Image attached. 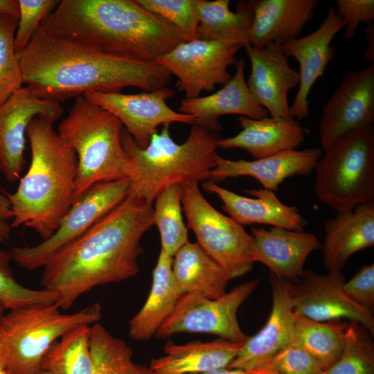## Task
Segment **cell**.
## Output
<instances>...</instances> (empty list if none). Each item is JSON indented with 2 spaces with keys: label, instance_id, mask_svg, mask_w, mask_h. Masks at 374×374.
Returning a JSON list of instances; mask_svg holds the SVG:
<instances>
[{
  "label": "cell",
  "instance_id": "1",
  "mask_svg": "<svg viewBox=\"0 0 374 374\" xmlns=\"http://www.w3.org/2000/svg\"><path fill=\"white\" fill-rule=\"evenodd\" d=\"M153 225L152 204L127 196L46 263L42 288L55 292V303L66 310L97 286L134 276L141 240Z\"/></svg>",
  "mask_w": 374,
  "mask_h": 374
},
{
  "label": "cell",
  "instance_id": "2",
  "mask_svg": "<svg viewBox=\"0 0 374 374\" xmlns=\"http://www.w3.org/2000/svg\"><path fill=\"white\" fill-rule=\"evenodd\" d=\"M18 57L24 84L35 96L58 103L92 91L118 93L128 87L152 91L172 79L157 62L106 54L49 35L39 26Z\"/></svg>",
  "mask_w": 374,
  "mask_h": 374
},
{
  "label": "cell",
  "instance_id": "3",
  "mask_svg": "<svg viewBox=\"0 0 374 374\" xmlns=\"http://www.w3.org/2000/svg\"><path fill=\"white\" fill-rule=\"evenodd\" d=\"M45 33L131 60L156 62L184 35L136 0H62L41 22Z\"/></svg>",
  "mask_w": 374,
  "mask_h": 374
},
{
  "label": "cell",
  "instance_id": "4",
  "mask_svg": "<svg viewBox=\"0 0 374 374\" xmlns=\"http://www.w3.org/2000/svg\"><path fill=\"white\" fill-rule=\"evenodd\" d=\"M53 123L39 117L28 124L31 162L14 193L4 192L12 212L11 226L34 230L43 240L57 229L71 206L78 160Z\"/></svg>",
  "mask_w": 374,
  "mask_h": 374
},
{
  "label": "cell",
  "instance_id": "5",
  "mask_svg": "<svg viewBox=\"0 0 374 374\" xmlns=\"http://www.w3.org/2000/svg\"><path fill=\"white\" fill-rule=\"evenodd\" d=\"M169 125H163L145 148L123 128L122 143L132 166L127 196L152 204L171 185L208 180L216 165L219 133L195 124L186 141L178 144L170 134Z\"/></svg>",
  "mask_w": 374,
  "mask_h": 374
},
{
  "label": "cell",
  "instance_id": "6",
  "mask_svg": "<svg viewBox=\"0 0 374 374\" xmlns=\"http://www.w3.org/2000/svg\"><path fill=\"white\" fill-rule=\"evenodd\" d=\"M123 130L121 122L109 111L83 95L75 98L57 130L77 156L72 204L98 183L130 178L132 166L122 143Z\"/></svg>",
  "mask_w": 374,
  "mask_h": 374
},
{
  "label": "cell",
  "instance_id": "7",
  "mask_svg": "<svg viewBox=\"0 0 374 374\" xmlns=\"http://www.w3.org/2000/svg\"><path fill=\"white\" fill-rule=\"evenodd\" d=\"M314 193L337 213L374 202V128L351 131L326 150L315 167Z\"/></svg>",
  "mask_w": 374,
  "mask_h": 374
},
{
  "label": "cell",
  "instance_id": "8",
  "mask_svg": "<svg viewBox=\"0 0 374 374\" xmlns=\"http://www.w3.org/2000/svg\"><path fill=\"white\" fill-rule=\"evenodd\" d=\"M100 318L98 303L71 314L62 313L55 303L10 310L0 318V334L7 352L6 369L9 374H37L45 353L57 338Z\"/></svg>",
  "mask_w": 374,
  "mask_h": 374
},
{
  "label": "cell",
  "instance_id": "9",
  "mask_svg": "<svg viewBox=\"0 0 374 374\" xmlns=\"http://www.w3.org/2000/svg\"><path fill=\"white\" fill-rule=\"evenodd\" d=\"M180 187L187 227L194 231L197 243L231 280L249 272L255 262L252 235L234 219L216 210L204 197L197 182Z\"/></svg>",
  "mask_w": 374,
  "mask_h": 374
},
{
  "label": "cell",
  "instance_id": "10",
  "mask_svg": "<svg viewBox=\"0 0 374 374\" xmlns=\"http://www.w3.org/2000/svg\"><path fill=\"white\" fill-rule=\"evenodd\" d=\"M129 179L98 183L71 204L57 229L33 247L10 250L12 260L28 270L43 267L56 253L75 241L128 195Z\"/></svg>",
  "mask_w": 374,
  "mask_h": 374
},
{
  "label": "cell",
  "instance_id": "11",
  "mask_svg": "<svg viewBox=\"0 0 374 374\" xmlns=\"http://www.w3.org/2000/svg\"><path fill=\"white\" fill-rule=\"evenodd\" d=\"M258 283V279L244 282L215 299L199 294L180 296L173 312L158 329L157 337L166 338L179 332L208 333L233 342L245 341L248 336L240 327L237 312Z\"/></svg>",
  "mask_w": 374,
  "mask_h": 374
},
{
  "label": "cell",
  "instance_id": "12",
  "mask_svg": "<svg viewBox=\"0 0 374 374\" xmlns=\"http://www.w3.org/2000/svg\"><path fill=\"white\" fill-rule=\"evenodd\" d=\"M241 48L231 41L198 39L180 43L156 62L177 78L178 91L186 98H194L231 78L228 68L236 63Z\"/></svg>",
  "mask_w": 374,
  "mask_h": 374
},
{
  "label": "cell",
  "instance_id": "13",
  "mask_svg": "<svg viewBox=\"0 0 374 374\" xmlns=\"http://www.w3.org/2000/svg\"><path fill=\"white\" fill-rule=\"evenodd\" d=\"M290 282L294 312L321 322L346 319L358 323L373 336V312L344 292V276L341 271L318 274L307 269L296 281Z\"/></svg>",
  "mask_w": 374,
  "mask_h": 374
},
{
  "label": "cell",
  "instance_id": "14",
  "mask_svg": "<svg viewBox=\"0 0 374 374\" xmlns=\"http://www.w3.org/2000/svg\"><path fill=\"white\" fill-rule=\"evenodd\" d=\"M175 94L165 87L136 94L88 92L83 96L114 114L142 148L147 147L161 125L173 122L195 125V117L176 112L166 103Z\"/></svg>",
  "mask_w": 374,
  "mask_h": 374
},
{
  "label": "cell",
  "instance_id": "15",
  "mask_svg": "<svg viewBox=\"0 0 374 374\" xmlns=\"http://www.w3.org/2000/svg\"><path fill=\"white\" fill-rule=\"evenodd\" d=\"M374 122V64L349 71L323 107L319 141L326 150L341 136L373 125Z\"/></svg>",
  "mask_w": 374,
  "mask_h": 374
},
{
  "label": "cell",
  "instance_id": "16",
  "mask_svg": "<svg viewBox=\"0 0 374 374\" xmlns=\"http://www.w3.org/2000/svg\"><path fill=\"white\" fill-rule=\"evenodd\" d=\"M62 114L60 103L39 98L26 86L0 105V172L8 181L19 179L22 172L30 122L39 117L54 123Z\"/></svg>",
  "mask_w": 374,
  "mask_h": 374
},
{
  "label": "cell",
  "instance_id": "17",
  "mask_svg": "<svg viewBox=\"0 0 374 374\" xmlns=\"http://www.w3.org/2000/svg\"><path fill=\"white\" fill-rule=\"evenodd\" d=\"M344 27V20L337 13L335 6H332L314 32L282 43L286 57H294L299 66V87L290 106L293 118L302 120L309 114V94L315 82L323 75L327 65L335 57L337 51L330 43Z\"/></svg>",
  "mask_w": 374,
  "mask_h": 374
},
{
  "label": "cell",
  "instance_id": "18",
  "mask_svg": "<svg viewBox=\"0 0 374 374\" xmlns=\"http://www.w3.org/2000/svg\"><path fill=\"white\" fill-rule=\"evenodd\" d=\"M244 48L251 67L246 82L256 102L271 116L293 118L287 93L299 84V75L290 66L282 50V42L276 41L262 48L247 45Z\"/></svg>",
  "mask_w": 374,
  "mask_h": 374
},
{
  "label": "cell",
  "instance_id": "19",
  "mask_svg": "<svg viewBox=\"0 0 374 374\" xmlns=\"http://www.w3.org/2000/svg\"><path fill=\"white\" fill-rule=\"evenodd\" d=\"M269 279L272 294L269 317L258 332L243 342L226 368L245 371L265 366L291 339L294 321L291 282L271 272Z\"/></svg>",
  "mask_w": 374,
  "mask_h": 374
},
{
  "label": "cell",
  "instance_id": "20",
  "mask_svg": "<svg viewBox=\"0 0 374 374\" xmlns=\"http://www.w3.org/2000/svg\"><path fill=\"white\" fill-rule=\"evenodd\" d=\"M321 156V148L286 150L253 161H232L217 154L216 165L209 172L208 180L217 184L229 177L249 176L257 179L264 189L275 192L286 178L310 175Z\"/></svg>",
  "mask_w": 374,
  "mask_h": 374
},
{
  "label": "cell",
  "instance_id": "21",
  "mask_svg": "<svg viewBox=\"0 0 374 374\" xmlns=\"http://www.w3.org/2000/svg\"><path fill=\"white\" fill-rule=\"evenodd\" d=\"M253 260L267 266L269 272L296 281L303 274L308 256L321 247L312 233L272 226L251 227Z\"/></svg>",
  "mask_w": 374,
  "mask_h": 374
},
{
  "label": "cell",
  "instance_id": "22",
  "mask_svg": "<svg viewBox=\"0 0 374 374\" xmlns=\"http://www.w3.org/2000/svg\"><path fill=\"white\" fill-rule=\"evenodd\" d=\"M202 186L206 192L216 194L223 202V210L242 225L257 223L302 231L308 224L296 206L283 204L271 190H244L254 197L251 198L238 195L209 180L203 181Z\"/></svg>",
  "mask_w": 374,
  "mask_h": 374
},
{
  "label": "cell",
  "instance_id": "23",
  "mask_svg": "<svg viewBox=\"0 0 374 374\" xmlns=\"http://www.w3.org/2000/svg\"><path fill=\"white\" fill-rule=\"evenodd\" d=\"M233 76L217 91L204 97L184 98L179 113L195 117L196 125L219 133L222 125L218 118L223 115L238 114L253 119L268 116V112L255 100L244 78L245 62L235 63Z\"/></svg>",
  "mask_w": 374,
  "mask_h": 374
},
{
  "label": "cell",
  "instance_id": "24",
  "mask_svg": "<svg viewBox=\"0 0 374 374\" xmlns=\"http://www.w3.org/2000/svg\"><path fill=\"white\" fill-rule=\"evenodd\" d=\"M252 20L248 43L262 48L297 38L312 21L318 0H251Z\"/></svg>",
  "mask_w": 374,
  "mask_h": 374
},
{
  "label": "cell",
  "instance_id": "25",
  "mask_svg": "<svg viewBox=\"0 0 374 374\" xmlns=\"http://www.w3.org/2000/svg\"><path fill=\"white\" fill-rule=\"evenodd\" d=\"M324 229V266L328 271H341L353 254L374 245V202L337 213L325 222Z\"/></svg>",
  "mask_w": 374,
  "mask_h": 374
},
{
  "label": "cell",
  "instance_id": "26",
  "mask_svg": "<svg viewBox=\"0 0 374 374\" xmlns=\"http://www.w3.org/2000/svg\"><path fill=\"white\" fill-rule=\"evenodd\" d=\"M242 130L232 137L221 139L218 148H239L254 160L263 159L286 150H296L304 141L305 129L294 118L265 116L253 119L240 116Z\"/></svg>",
  "mask_w": 374,
  "mask_h": 374
},
{
  "label": "cell",
  "instance_id": "27",
  "mask_svg": "<svg viewBox=\"0 0 374 374\" xmlns=\"http://www.w3.org/2000/svg\"><path fill=\"white\" fill-rule=\"evenodd\" d=\"M243 342L224 339L177 344L169 340L164 355L150 360L153 374H195L225 368L237 356Z\"/></svg>",
  "mask_w": 374,
  "mask_h": 374
},
{
  "label": "cell",
  "instance_id": "28",
  "mask_svg": "<svg viewBox=\"0 0 374 374\" xmlns=\"http://www.w3.org/2000/svg\"><path fill=\"white\" fill-rule=\"evenodd\" d=\"M172 269L179 296L199 294L217 299L226 293L231 280L225 270L197 242L188 241L175 253Z\"/></svg>",
  "mask_w": 374,
  "mask_h": 374
},
{
  "label": "cell",
  "instance_id": "29",
  "mask_svg": "<svg viewBox=\"0 0 374 374\" xmlns=\"http://www.w3.org/2000/svg\"><path fill=\"white\" fill-rule=\"evenodd\" d=\"M172 256L160 250L153 270L152 283L142 308L129 321L128 334L137 341L156 335L163 321L173 312L180 296L172 274Z\"/></svg>",
  "mask_w": 374,
  "mask_h": 374
},
{
  "label": "cell",
  "instance_id": "30",
  "mask_svg": "<svg viewBox=\"0 0 374 374\" xmlns=\"http://www.w3.org/2000/svg\"><path fill=\"white\" fill-rule=\"evenodd\" d=\"M197 1L199 39L231 41L244 48L249 45L248 32L252 20L249 3L238 2L233 12L229 0Z\"/></svg>",
  "mask_w": 374,
  "mask_h": 374
},
{
  "label": "cell",
  "instance_id": "31",
  "mask_svg": "<svg viewBox=\"0 0 374 374\" xmlns=\"http://www.w3.org/2000/svg\"><path fill=\"white\" fill-rule=\"evenodd\" d=\"M348 324L338 321H317L294 312L291 340L311 354L324 371L339 357Z\"/></svg>",
  "mask_w": 374,
  "mask_h": 374
},
{
  "label": "cell",
  "instance_id": "32",
  "mask_svg": "<svg viewBox=\"0 0 374 374\" xmlns=\"http://www.w3.org/2000/svg\"><path fill=\"white\" fill-rule=\"evenodd\" d=\"M90 325H80L66 332L45 353L41 370L51 374H91Z\"/></svg>",
  "mask_w": 374,
  "mask_h": 374
},
{
  "label": "cell",
  "instance_id": "33",
  "mask_svg": "<svg viewBox=\"0 0 374 374\" xmlns=\"http://www.w3.org/2000/svg\"><path fill=\"white\" fill-rule=\"evenodd\" d=\"M153 223L161 236V249L173 256L188 242V227L181 215V187L174 184L164 189L156 198Z\"/></svg>",
  "mask_w": 374,
  "mask_h": 374
},
{
  "label": "cell",
  "instance_id": "34",
  "mask_svg": "<svg viewBox=\"0 0 374 374\" xmlns=\"http://www.w3.org/2000/svg\"><path fill=\"white\" fill-rule=\"evenodd\" d=\"M368 332L350 321L339 357L320 374H374V345Z\"/></svg>",
  "mask_w": 374,
  "mask_h": 374
},
{
  "label": "cell",
  "instance_id": "35",
  "mask_svg": "<svg viewBox=\"0 0 374 374\" xmlns=\"http://www.w3.org/2000/svg\"><path fill=\"white\" fill-rule=\"evenodd\" d=\"M91 374H118L132 361V349L122 339L112 335L99 323L90 328Z\"/></svg>",
  "mask_w": 374,
  "mask_h": 374
},
{
  "label": "cell",
  "instance_id": "36",
  "mask_svg": "<svg viewBox=\"0 0 374 374\" xmlns=\"http://www.w3.org/2000/svg\"><path fill=\"white\" fill-rule=\"evenodd\" d=\"M10 251L0 249V302L5 309L14 310L35 304L55 303L58 298L53 291L34 290L19 284L10 267Z\"/></svg>",
  "mask_w": 374,
  "mask_h": 374
},
{
  "label": "cell",
  "instance_id": "37",
  "mask_svg": "<svg viewBox=\"0 0 374 374\" xmlns=\"http://www.w3.org/2000/svg\"><path fill=\"white\" fill-rule=\"evenodd\" d=\"M18 19L0 13V105L24 84L19 57L14 50Z\"/></svg>",
  "mask_w": 374,
  "mask_h": 374
},
{
  "label": "cell",
  "instance_id": "38",
  "mask_svg": "<svg viewBox=\"0 0 374 374\" xmlns=\"http://www.w3.org/2000/svg\"><path fill=\"white\" fill-rule=\"evenodd\" d=\"M175 26L187 42L199 39L197 0H136Z\"/></svg>",
  "mask_w": 374,
  "mask_h": 374
},
{
  "label": "cell",
  "instance_id": "39",
  "mask_svg": "<svg viewBox=\"0 0 374 374\" xmlns=\"http://www.w3.org/2000/svg\"><path fill=\"white\" fill-rule=\"evenodd\" d=\"M19 18L14 37L17 57L26 48L42 20L58 5L57 0H17Z\"/></svg>",
  "mask_w": 374,
  "mask_h": 374
},
{
  "label": "cell",
  "instance_id": "40",
  "mask_svg": "<svg viewBox=\"0 0 374 374\" xmlns=\"http://www.w3.org/2000/svg\"><path fill=\"white\" fill-rule=\"evenodd\" d=\"M269 364L280 374H320L323 371L311 354L291 339Z\"/></svg>",
  "mask_w": 374,
  "mask_h": 374
},
{
  "label": "cell",
  "instance_id": "41",
  "mask_svg": "<svg viewBox=\"0 0 374 374\" xmlns=\"http://www.w3.org/2000/svg\"><path fill=\"white\" fill-rule=\"evenodd\" d=\"M335 10L344 20V37L347 40L353 38L359 24L374 19L373 0H337Z\"/></svg>",
  "mask_w": 374,
  "mask_h": 374
},
{
  "label": "cell",
  "instance_id": "42",
  "mask_svg": "<svg viewBox=\"0 0 374 374\" xmlns=\"http://www.w3.org/2000/svg\"><path fill=\"white\" fill-rule=\"evenodd\" d=\"M343 290L359 305L373 312L374 307V265H365L348 281Z\"/></svg>",
  "mask_w": 374,
  "mask_h": 374
},
{
  "label": "cell",
  "instance_id": "43",
  "mask_svg": "<svg viewBox=\"0 0 374 374\" xmlns=\"http://www.w3.org/2000/svg\"><path fill=\"white\" fill-rule=\"evenodd\" d=\"M366 37L368 42V45L364 53V57L366 60L373 64L374 62V24L373 21L367 23V26L365 29Z\"/></svg>",
  "mask_w": 374,
  "mask_h": 374
},
{
  "label": "cell",
  "instance_id": "44",
  "mask_svg": "<svg viewBox=\"0 0 374 374\" xmlns=\"http://www.w3.org/2000/svg\"><path fill=\"white\" fill-rule=\"evenodd\" d=\"M0 13L18 19L19 5L17 0H0Z\"/></svg>",
  "mask_w": 374,
  "mask_h": 374
},
{
  "label": "cell",
  "instance_id": "45",
  "mask_svg": "<svg viewBox=\"0 0 374 374\" xmlns=\"http://www.w3.org/2000/svg\"><path fill=\"white\" fill-rule=\"evenodd\" d=\"M118 374H153L149 367L131 361L126 364Z\"/></svg>",
  "mask_w": 374,
  "mask_h": 374
},
{
  "label": "cell",
  "instance_id": "46",
  "mask_svg": "<svg viewBox=\"0 0 374 374\" xmlns=\"http://www.w3.org/2000/svg\"><path fill=\"white\" fill-rule=\"evenodd\" d=\"M12 217L10 203L8 197L0 191V218L7 221Z\"/></svg>",
  "mask_w": 374,
  "mask_h": 374
},
{
  "label": "cell",
  "instance_id": "47",
  "mask_svg": "<svg viewBox=\"0 0 374 374\" xmlns=\"http://www.w3.org/2000/svg\"><path fill=\"white\" fill-rule=\"evenodd\" d=\"M242 374H280L276 371L269 364L249 371H242Z\"/></svg>",
  "mask_w": 374,
  "mask_h": 374
},
{
  "label": "cell",
  "instance_id": "48",
  "mask_svg": "<svg viewBox=\"0 0 374 374\" xmlns=\"http://www.w3.org/2000/svg\"><path fill=\"white\" fill-rule=\"evenodd\" d=\"M11 227L6 220L0 218V243L4 242L10 238Z\"/></svg>",
  "mask_w": 374,
  "mask_h": 374
},
{
  "label": "cell",
  "instance_id": "49",
  "mask_svg": "<svg viewBox=\"0 0 374 374\" xmlns=\"http://www.w3.org/2000/svg\"><path fill=\"white\" fill-rule=\"evenodd\" d=\"M7 360V352L6 346L0 334V368H5Z\"/></svg>",
  "mask_w": 374,
  "mask_h": 374
},
{
  "label": "cell",
  "instance_id": "50",
  "mask_svg": "<svg viewBox=\"0 0 374 374\" xmlns=\"http://www.w3.org/2000/svg\"><path fill=\"white\" fill-rule=\"evenodd\" d=\"M195 374H242V373L241 371L239 370L229 369L225 368Z\"/></svg>",
  "mask_w": 374,
  "mask_h": 374
},
{
  "label": "cell",
  "instance_id": "51",
  "mask_svg": "<svg viewBox=\"0 0 374 374\" xmlns=\"http://www.w3.org/2000/svg\"><path fill=\"white\" fill-rule=\"evenodd\" d=\"M5 308L4 306L2 305V303L0 302V318L3 316V314H4V310H5Z\"/></svg>",
  "mask_w": 374,
  "mask_h": 374
},
{
  "label": "cell",
  "instance_id": "52",
  "mask_svg": "<svg viewBox=\"0 0 374 374\" xmlns=\"http://www.w3.org/2000/svg\"><path fill=\"white\" fill-rule=\"evenodd\" d=\"M0 374H9L5 368H0Z\"/></svg>",
  "mask_w": 374,
  "mask_h": 374
},
{
  "label": "cell",
  "instance_id": "53",
  "mask_svg": "<svg viewBox=\"0 0 374 374\" xmlns=\"http://www.w3.org/2000/svg\"><path fill=\"white\" fill-rule=\"evenodd\" d=\"M37 374H51V373L46 371L41 370Z\"/></svg>",
  "mask_w": 374,
  "mask_h": 374
}]
</instances>
